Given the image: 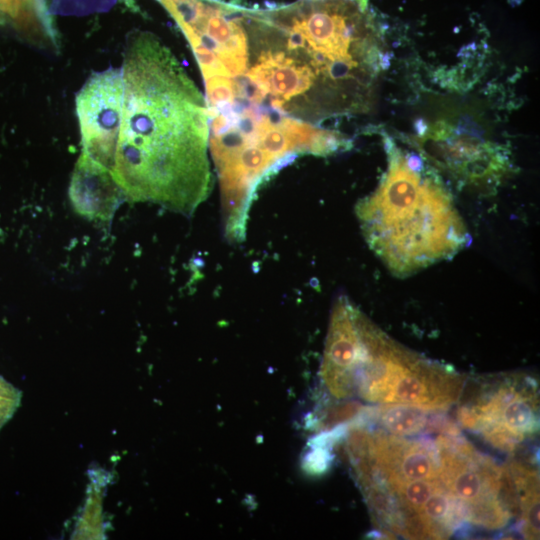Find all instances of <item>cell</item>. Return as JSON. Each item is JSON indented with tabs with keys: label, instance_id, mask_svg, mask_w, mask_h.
Returning <instances> with one entry per match:
<instances>
[{
	"label": "cell",
	"instance_id": "obj_7",
	"mask_svg": "<svg viewBox=\"0 0 540 540\" xmlns=\"http://www.w3.org/2000/svg\"><path fill=\"white\" fill-rule=\"evenodd\" d=\"M414 141L434 168L466 186L494 185L510 167L502 146L461 125L439 121L426 126Z\"/></svg>",
	"mask_w": 540,
	"mask_h": 540
},
{
	"label": "cell",
	"instance_id": "obj_5",
	"mask_svg": "<svg viewBox=\"0 0 540 540\" xmlns=\"http://www.w3.org/2000/svg\"><path fill=\"white\" fill-rule=\"evenodd\" d=\"M434 442L439 478L463 505L467 522L498 529L519 513L507 466L498 465L458 435L442 434Z\"/></svg>",
	"mask_w": 540,
	"mask_h": 540
},
{
	"label": "cell",
	"instance_id": "obj_8",
	"mask_svg": "<svg viewBox=\"0 0 540 540\" xmlns=\"http://www.w3.org/2000/svg\"><path fill=\"white\" fill-rule=\"evenodd\" d=\"M69 198L75 211L93 220L110 221L127 200L110 170L82 153L69 185Z\"/></svg>",
	"mask_w": 540,
	"mask_h": 540
},
{
	"label": "cell",
	"instance_id": "obj_4",
	"mask_svg": "<svg viewBox=\"0 0 540 540\" xmlns=\"http://www.w3.org/2000/svg\"><path fill=\"white\" fill-rule=\"evenodd\" d=\"M465 377L419 356L384 335L368 359L359 396L384 405L404 404L444 410L455 404Z\"/></svg>",
	"mask_w": 540,
	"mask_h": 540
},
{
	"label": "cell",
	"instance_id": "obj_12",
	"mask_svg": "<svg viewBox=\"0 0 540 540\" xmlns=\"http://www.w3.org/2000/svg\"><path fill=\"white\" fill-rule=\"evenodd\" d=\"M357 4H359L362 8L367 9L368 8V1L369 0H351Z\"/></svg>",
	"mask_w": 540,
	"mask_h": 540
},
{
	"label": "cell",
	"instance_id": "obj_1",
	"mask_svg": "<svg viewBox=\"0 0 540 540\" xmlns=\"http://www.w3.org/2000/svg\"><path fill=\"white\" fill-rule=\"evenodd\" d=\"M82 153L111 171L127 200L192 214L213 187L206 101L155 35L127 37L120 68L76 95Z\"/></svg>",
	"mask_w": 540,
	"mask_h": 540
},
{
	"label": "cell",
	"instance_id": "obj_6",
	"mask_svg": "<svg viewBox=\"0 0 540 540\" xmlns=\"http://www.w3.org/2000/svg\"><path fill=\"white\" fill-rule=\"evenodd\" d=\"M480 384L457 411L466 429L509 452L538 432V389L533 378L504 374Z\"/></svg>",
	"mask_w": 540,
	"mask_h": 540
},
{
	"label": "cell",
	"instance_id": "obj_13",
	"mask_svg": "<svg viewBox=\"0 0 540 540\" xmlns=\"http://www.w3.org/2000/svg\"><path fill=\"white\" fill-rule=\"evenodd\" d=\"M509 1L512 2V3H519V2H521L522 0H509Z\"/></svg>",
	"mask_w": 540,
	"mask_h": 540
},
{
	"label": "cell",
	"instance_id": "obj_11",
	"mask_svg": "<svg viewBox=\"0 0 540 540\" xmlns=\"http://www.w3.org/2000/svg\"><path fill=\"white\" fill-rule=\"evenodd\" d=\"M21 391L0 376V429L13 417L21 403Z\"/></svg>",
	"mask_w": 540,
	"mask_h": 540
},
{
	"label": "cell",
	"instance_id": "obj_2",
	"mask_svg": "<svg viewBox=\"0 0 540 540\" xmlns=\"http://www.w3.org/2000/svg\"><path fill=\"white\" fill-rule=\"evenodd\" d=\"M245 72L272 113L320 126L366 113L387 62L379 26L351 0L248 8Z\"/></svg>",
	"mask_w": 540,
	"mask_h": 540
},
{
	"label": "cell",
	"instance_id": "obj_10",
	"mask_svg": "<svg viewBox=\"0 0 540 540\" xmlns=\"http://www.w3.org/2000/svg\"><path fill=\"white\" fill-rule=\"evenodd\" d=\"M520 513V532L525 538H539V477L535 470L520 464L507 466Z\"/></svg>",
	"mask_w": 540,
	"mask_h": 540
},
{
	"label": "cell",
	"instance_id": "obj_9",
	"mask_svg": "<svg viewBox=\"0 0 540 540\" xmlns=\"http://www.w3.org/2000/svg\"><path fill=\"white\" fill-rule=\"evenodd\" d=\"M370 416L385 432L397 436H413L424 431L438 430L443 434L459 435L454 423L445 418L440 409H426L404 404L378 407Z\"/></svg>",
	"mask_w": 540,
	"mask_h": 540
},
{
	"label": "cell",
	"instance_id": "obj_3",
	"mask_svg": "<svg viewBox=\"0 0 540 540\" xmlns=\"http://www.w3.org/2000/svg\"><path fill=\"white\" fill-rule=\"evenodd\" d=\"M387 168L356 214L373 252L397 276L453 257L470 236L434 168L385 139Z\"/></svg>",
	"mask_w": 540,
	"mask_h": 540
}]
</instances>
